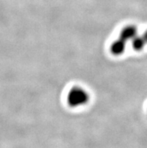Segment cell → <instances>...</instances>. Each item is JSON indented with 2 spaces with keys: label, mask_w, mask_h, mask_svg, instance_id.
<instances>
[{
  "label": "cell",
  "mask_w": 147,
  "mask_h": 148,
  "mask_svg": "<svg viewBox=\"0 0 147 148\" xmlns=\"http://www.w3.org/2000/svg\"><path fill=\"white\" fill-rule=\"evenodd\" d=\"M88 99L89 96L87 92L79 87L72 89L68 95V101L72 107H78L85 105Z\"/></svg>",
  "instance_id": "obj_1"
},
{
  "label": "cell",
  "mask_w": 147,
  "mask_h": 148,
  "mask_svg": "<svg viewBox=\"0 0 147 148\" xmlns=\"http://www.w3.org/2000/svg\"><path fill=\"white\" fill-rule=\"evenodd\" d=\"M126 42L125 40L120 38L119 39L116 40L111 45V51L115 55L122 54L125 50L126 47Z\"/></svg>",
  "instance_id": "obj_2"
},
{
  "label": "cell",
  "mask_w": 147,
  "mask_h": 148,
  "mask_svg": "<svg viewBox=\"0 0 147 148\" xmlns=\"http://www.w3.org/2000/svg\"><path fill=\"white\" fill-rule=\"evenodd\" d=\"M137 36V31L136 27L133 26H129L123 29L121 32L120 38L128 41L130 40H133Z\"/></svg>",
  "instance_id": "obj_3"
},
{
  "label": "cell",
  "mask_w": 147,
  "mask_h": 148,
  "mask_svg": "<svg viewBox=\"0 0 147 148\" xmlns=\"http://www.w3.org/2000/svg\"><path fill=\"white\" fill-rule=\"evenodd\" d=\"M146 44L147 41L144 36H137L132 40L133 47L137 51H140L142 49H144Z\"/></svg>",
  "instance_id": "obj_4"
},
{
  "label": "cell",
  "mask_w": 147,
  "mask_h": 148,
  "mask_svg": "<svg viewBox=\"0 0 147 148\" xmlns=\"http://www.w3.org/2000/svg\"><path fill=\"white\" fill-rule=\"evenodd\" d=\"M144 37H145L146 40V41H147V31L145 32V34H144Z\"/></svg>",
  "instance_id": "obj_5"
}]
</instances>
